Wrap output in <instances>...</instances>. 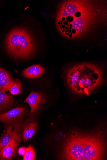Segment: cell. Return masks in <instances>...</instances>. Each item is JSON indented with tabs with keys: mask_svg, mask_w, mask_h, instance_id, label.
<instances>
[{
	"mask_svg": "<svg viewBox=\"0 0 107 160\" xmlns=\"http://www.w3.org/2000/svg\"><path fill=\"white\" fill-rule=\"evenodd\" d=\"M67 81L75 93L89 95L103 83L102 72L95 67L80 64L71 68L67 75Z\"/></svg>",
	"mask_w": 107,
	"mask_h": 160,
	"instance_id": "cell-1",
	"label": "cell"
},
{
	"mask_svg": "<svg viewBox=\"0 0 107 160\" xmlns=\"http://www.w3.org/2000/svg\"><path fill=\"white\" fill-rule=\"evenodd\" d=\"M3 45L8 54L15 59H27L35 51L32 37L23 28H11L5 36Z\"/></svg>",
	"mask_w": 107,
	"mask_h": 160,
	"instance_id": "cell-2",
	"label": "cell"
},
{
	"mask_svg": "<svg viewBox=\"0 0 107 160\" xmlns=\"http://www.w3.org/2000/svg\"><path fill=\"white\" fill-rule=\"evenodd\" d=\"M105 135L100 130L90 134H84L83 140V160L104 159L106 150Z\"/></svg>",
	"mask_w": 107,
	"mask_h": 160,
	"instance_id": "cell-3",
	"label": "cell"
},
{
	"mask_svg": "<svg viewBox=\"0 0 107 160\" xmlns=\"http://www.w3.org/2000/svg\"><path fill=\"white\" fill-rule=\"evenodd\" d=\"M27 110L23 107L13 108L5 113L0 115V122L4 126L3 133L11 131L15 128L20 126Z\"/></svg>",
	"mask_w": 107,
	"mask_h": 160,
	"instance_id": "cell-4",
	"label": "cell"
},
{
	"mask_svg": "<svg viewBox=\"0 0 107 160\" xmlns=\"http://www.w3.org/2000/svg\"><path fill=\"white\" fill-rule=\"evenodd\" d=\"M21 134L19 132L11 141L0 151V160H11L15 157L20 143Z\"/></svg>",
	"mask_w": 107,
	"mask_h": 160,
	"instance_id": "cell-5",
	"label": "cell"
},
{
	"mask_svg": "<svg viewBox=\"0 0 107 160\" xmlns=\"http://www.w3.org/2000/svg\"><path fill=\"white\" fill-rule=\"evenodd\" d=\"M45 101L44 96L41 92L32 91L24 101L29 104L31 108L28 115L31 116L38 111Z\"/></svg>",
	"mask_w": 107,
	"mask_h": 160,
	"instance_id": "cell-6",
	"label": "cell"
},
{
	"mask_svg": "<svg viewBox=\"0 0 107 160\" xmlns=\"http://www.w3.org/2000/svg\"><path fill=\"white\" fill-rule=\"evenodd\" d=\"M27 121L24 124L20 133L21 138L24 141L32 138L35 134L38 128V123L36 121L31 119H28Z\"/></svg>",
	"mask_w": 107,
	"mask_h": 160,
	"instance_id": "cell-7",
	"label": "cell"
},
{
	"mask_svg": "<svg viewBox=\"0 0 107 160\" xmlns=\"http://www.w3.org/2000/svg\"><path fill=\"white\" fill-rule=\"evenodd\" d=\"M15 103V100L12 96L0 91V115L13 108Z\"/></svg>",
	"mask_w": 107,
	"mask_h": 160,
	"instance_id": "cell-8",
	"label": "cell"
},
{
	"mask_svg": "<svg viewBox=\"0 0 107 160\" xmlns=\"http://www.w3.org/2000/svg\"><path fill=\"white\" fill-rule=\"evenodd\" d=\"M14 80L9 72L0 66V91L6 92L8 91L10 85Z\"/></svg>",
	"mask_w": 107,
	"mask_h": 160,
	"instance_id": "cell-9",
	"label": "cell"
},
{
	"mask_svg": "<svg viewBox=\"0 0 107 160\" xmlns=\"http://www.w3.org/2000/svg\"><path fill=\"white\" fill-rule=\"evenodd\" d=\"M45 71L44 68L40 65H35L29 67L24 70L22 76L27 78L34 79L43 75Z\"/></svg>",
	"mask_w": 107,
	"mask_h": 160,
	"instance_id": "cell-10",
	"label": "cell"
},
{
	"mask_svg": "<svg viewBox=\"0 0 107 160\" xmlns=\"http://www.w3.org/2000/svg\"><path fill=\"white\" fill-rule=\"evenodd\" d=\"M20 127L15 128L10 132L2 134L0 137V151L9 143L19 132Z\"/></svg>",
	"mask_w": 107,
	"mask_h": 160,
	"instance_id": "cell-11",
	"label": "cell"
},
{
	"mask_svg": "<svg viewBox=\"0 0 107 160\" xmlns=\"http://www.w3.org/2000/svg\"><path fill=\"white\" fill-rule=\"evenodd\" d=\"M22 89L21 82L19 79H14L10 85L8 91L12 95H18L21 94Z\"/></svg>",
	"mask_w": 107,
	"mask_h": 160,
	"instance_id": "cell-12",
	"label": "cell"
},
{
	"mask_svg": "<svg viewBox=\"0 0 107 160\" xmlns=\"http://www.w3.org/2000/svg\"><path fill=\"white\" fill-rule=\"evenodd\" d=\"M35 152L33 147L30 145L26 148L23 156V160H34L35 158Z\"/></svg>",
	"mask_w": 107,
	"mask_h": 160,
	"instance_id": "cell-13",
	"label": "cell"
},
{
	"mask_svg": "<svg viewBox=\"0 0 107 160\" xmlns=\"http://www.w3.org/2000/svg\"><path fill=\"white\" fill-rule=\"evenodd\" d=\"M78 10V8L75 5L70 4L67 5L64 10L63 17L73 15Z\"/></svg>",
	"mask_w": 107,
	"mask_h": 160,
	"instance_id": "cell-14",
	"label": "cell"
},
{
	"mask_svg": "<svg viewBox=\"0 0 107 160\" xmlns=\"http://www.w3.org/2000/svg\"><path fill=\"white\" fill-rule=\"evenodd\" d=\"M73 29L76 31H81L84 26V22L83 19L81 18H78L73 21L71 24Z\"/></svg>",
	"mask_w": 107,
	"mask_h": 160,
	"instance_id": "cell-15",
	"label": "cell"
},
{
	"mask_svg": "<svg viewBox=\"0 0 107 160\" xmlns=\"http://www.w3.org/2000/svg\"><path fill=\"white\" fill-rule=\"evenodd\" d=\"M26 150V148H21L18 150V152L20 155H24L25 152Z\"/></svg>",
	"mask_w": 107,
	"mask_h": 160,
	"instance_id": "cell-16",
	"label": "cell"
},
{
	"mask_svg": "<svg viewBox=\"0 0 107 160\" xmlns=\"http://www.w3.org/2000/svg\"><path fill=\"white\" fill-rule=\"evenodd\" d=\"M63 24L65 25H67L68 24V22L67 20H65L63 22Z\"/></svg>",
	"mask_w": 107,
	"mask_h": 160,
	"instance_id": "cell-17",
	"label": "cell"
},
{
	"mask_svg": "<svg viewBox=\"0 0 107 160\" xmlns=\"http://www.w3.org/2000/svg\"><path fill=\"white\" fill-rule=\"evenodd\" d=\"M67 32L68 33H71L72 32V30H70V29L69 30H69H68V31H67Z\"/></svg>",
	"mask_w": 107,
	"mask_h": 160,
	"instance_id": "cell-18",
	"label": "cell"
},
{
	"mask_svg": "<svg viewBox=\"0 0 107 160\" xmlns=\"http://www.w3.org/2000/svg\"><path fill=\"white\" fill-rule=\"evenodd\" d=\"M66 27V25H63L62 26V28L63 29L65 28Z\"/></svg>",
	"mask_w": 107,
	"mask_h": 160,
	"instance_id": "cell-19",
	"label": "cell"
},
{
	"mask_svg": "<svg viewBox=\"0 0 107 160\" xmlns=\"http://www.w3.org/2000/svg\"><path fill=\"white\" fill-rule=\"evenodd\" d=\"M65 20H66V18L64 17H63L62 18V20L63 21H64Z\"/></svg>",
	"mask_w": 107,
	"mask_h": 160,
	"instance_id": "cell-20",
	"label": "cell"
},
{
	"mask_svg": "<svg viewBox=\"0 0 107 160\" xmlns=\"http://www.w3.org/2000/svg\"><path fill=\"white\" fill-rule=\"evenodd\" d=\"M65 29H66V30H68L69 29V27H67V26L65 28Z\"/></svg>",
	"mask_w": 107,
	"mask_h": 160,
	"instance_id": "cell-21",
	"label": "cell"
},
{
	"mask_svg": "<svg viewBox=\"0 0 107 160\" xmlns=\"http://www.w3.org/2000/svg\"><path fill=\"white\" fill-rule=\"evenodd\" d=\"M69 27L71 28H72L73 26L71 24L69 25Z\"/></svg>",
	"mask_w": 107,
	"mask_h": 160,
	"instance_id": "cell-22",
	"label": "cell"
},
{
	"mask_svg": "<svg viewBox=\"0 0 107 160\" xmlns=\"http://www.w3.org/2000/svg\"><path fill=\"white\" fill-rule=\"evenodd\" d=\"M63 22L64 21H63L62 20H61L60 22L61 23H63Z\"/></svg>",
	"mask_w": 107,
	"mask_h": 160,
	"instance_id": "cell-23",
	"label": "cell"
},
{
	"mask_svg": "<svg viewBox=\"0 0 107 160\" xmlns=\"http://www.w3.org/2000/svg\"><path fill=\"white\" fill-rule=\"evenodd\" d=\"M60 25V26H62L64 24H63V23H61Z\"/></svg>",
	"mask_w": 107,
	"mask_h": 160,
	"instance_id": "cell-24",
	"label": "cell"
},
{
	"mask_svg": "<svg viewBox=\"0 0 107 160\" xmlns=\"http://www.w3.org/2000/svg\"><path fill=\"white\" fill-rule=\"evenodd\" d=\"M64 32L66 33L67 32V30H65V31H64Z\"/></svg>",
	"mask_w": 107,
	"mask_h": 160,
	"instance_id": "cell-25",
	"label": "cell"
},
{
	"mask_svg": "<svg viewBox=\"0 0 107 160\" xmlns=\"http://www.w3.org/2000/svg\"><path fill=\"white\" fill-rule=\"evenodd\" d=\"M69 36L70 37H72V35L70 34V35H69Z\"/></svg>",
	"mask_w": 107,
	"mask_h": 160,
	"instance_id": "cell-26",
	"label": "cell"
},
{
	"mask_svg": "<svg viewBox=\"0 0 107 160\" xmlns=\"http://www.w3.org/2000/svg\"><path fill=\"white\" fill-rule=\"evenodd\" d=\"M60 24H61V22H58V24L59 25H60Z\"/></svg>",
	"mask_w": 107,
	"mask_h": 160,
	"instance_id": "cell-27",
	"label": "cell"
},
{
	"mask_svg": "<svg viewBox=\"0 0 107 160\" xmlns=\"http://www.w3.org/2000/svg\"><path fill=\"white\" fill-rule=\"evenodd\" d=\"M69 28L70 30H72V28L70 27V28Z\"/></svg>",
	"mask_w": 107,
	"mask_h": 160,
	"instance_id": "cell-28",
	"label": "cell"
},
{
	"mask_svg": "<svg viewBox=\"0 0 107 160\" xmlns=\"http://www.w3.org/2000/svg\"><path fill=\"white\" fill-rule=\"evenodd\" d=\"M70 35V33H67V35H68V36H69Z\"/></svg>",
	"mask_w": 107,
	"mask_h": 160,
	"instance_id": "cell-29",
	"label": "cell"
},
{
	"mask_svg": "<svg viewBox=\"0 0 107 160\" xmlns=\"http://www.w3.org/2000/svg\"><path fill=\"white\" fill-rule=\"evenodd\" d=\"M63 30L64 31H65L66 30L65 28H63Z\"/></svg>",
	"mask_w": 107,
	"mask_h": 160,
	"instance_id": "cell-30",
	"label": "cell"
},
{
	"mask_svg": "<svg viewBox=\"0 0 107 160\" xmlns=\"http://www.w3.org/2000/svg\"><path fill=\"white\" fill-rule=\"evenodd\" d=\"M59 27L60 28H62V26H59Z\"/></svg>",
	"mask_w": 107,
	"mask_h": 160,
	"instance_id": "cell-31",
	"label": "cell"
},
{
	"mask_svg": "<svg viewBox=\"0 0 107 160\" xmlns=\"http://www.w3.org/2000/svg\"><path fill=\"white\" fill-rule=\"evenodd\" d=\"M69 24H68V25H67V27H69Z\"/></svg>",
	"mask_w": 107,
	"mask_h": 160,
	"instance_id": "cell-32",
	"label": "cell"
},
{
	"mask_svg": "<svg viewBox=\"0 0 107 160\" xmlns=\"http://www.w3.org/2000/svg\"><path fill=\"white\" fill-rule=\"evenodd\" d=\"M64 32H64V31L63 30V31H62V33H64Z\"/></svg>",
	"mask_w": 107,
	"mask_h": 160,
	"instance_id": "cell-33",
	"label": "cell"
},
{
	"mask_svg": "<svg viewBox=\"0 0 107 160\" xmlns=\"http://www.w3.org/2000/svg\"><path fill=\"white\" fill-rule=\"evenodd\" d=\"M61 30H63V28H60Z\"/></svg>",
	"mask_w": 107,
	"mask_h": 160,
	"instance_id": "cell-34",
	"label": "cell"
},
{
	"mask_svg": "<svg viewBox=\"0 0 107 160\" xmlns=\"http://www.w3.org/2000/svg\"><path fill=\"white\" fill-rule=\"evenodd\" d=\"M65 34H66V35H67V33H65Z\"/></svg>",
	"mask_w": 107,
	"mask_h": 160,
	"instance_id": "cell-35",
	"label": "cell"
},
{
	"mask_svg": "<svg viewBox=\"0 0 107 160\" xmlns=\"http://www.w3.org/2000/svg\"><path fill=\"white\" fill-rule=\"evenodd\" d=\"M71 33V34H72V32H71V33Z\"/></svg>",
	"mask_w": 107,
	"mask_h": 160,
	"instance_id": "cell-36",
	"label": "cell"
},
{
	"mask_svg": "<svg viewBox=\"0 0 107 160\" xmlns=\"http://www.w3.org/2000/svg\"><path fill=\"white\" fill-rule=\"evenodd\" d=\"M59 26H60V25H59Z\"/></svg>",
	"mask_w": 107,
	"mask_h": 160,
	"instance_id": "cell-37",
	"label": "cell"
}]
</instances>
